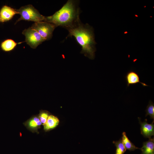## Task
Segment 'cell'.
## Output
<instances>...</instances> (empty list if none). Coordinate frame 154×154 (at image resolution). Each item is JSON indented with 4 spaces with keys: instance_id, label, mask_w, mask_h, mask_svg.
Listing matches in <instances>:
<instances>
[{
    "instance_id": "2",
    "label": "cell",
    "mask_w": 154,
    "mask_h": 154,
    "mask_svg": "<svg viewBox=\"0 0 154 154\" xmlns=\"http://www.w3.org/2000/svg\"><path fill=\"white\" fill-rule=\"evenodd\" d=\"M79 20V10L77 1L69 0L53 15L46 17L44 21L51 23L56 27L60 26L67 29L75 25Z\"/></svg>"
},
{
    "instance_id": "7",
    "label": "cell",
    "mask_w": 154,
    "mask_h": 154,
    "mask_svg": "<svg viewBox=\"0 0 154 154\" xmlns=\"http://www.w3.org/2000/svg\"><path fill=\"white\" fill-rule=\"evenodd\" d=\"M139 122L141 125V134L145 138H151L154 135V121L151 124H149L147 122V119H145L143 122H142L140 118L138 117Z\"/></svg>"
},
{
    "instance_id": "6",
    "label": "cell",
    "mask_w": 154,
    "mask_h": 154,
    "mask_svg": "<svg viewBox=\"0 0 154 154\" xmlns=\"http://www.w3.org/2000/svg\"><path fill=\"white\" fill-rule=\"evenodd\" d=\"M26 128L33 133H39L38 130L42 124L38 116H33L23 123Z\"/></svg>"
},
{
    "instance_id": "9",
    "label": "cell",
    "mask_w": 154,
    "mask_h": 154,
    "mask_svg": "<svg viewBox=\"0 0 154 154\" xmlns=\"http://www.w3.org/2000/svg\"><path fill=\"white\" fill-rule=\"evenodd\" d=\"M125 79L127 83V87L131 85H135L139 83L143 86H149L145 83L141 82L140 80V78L138 74L132 70L128 71L126 73Z\"/></svg>"
},
{
    "instance_id": "1",
    "label": "cell",
    "mask_w": 154,
    "mask_h": 154,
    "mask_svg": "<svg viewBox=\"0 0 154 154\" xmlns=\"http://www.w3.org/2000/svg\"><path fill=\"white\" fill-rule=\"evenodd\" d=\"M68 36H73L82 47L81 53L91 59L95 57L96 51L93 29L88 24H82L79 20L71 27L67 29Z\"/></svg>"
},
{
    "instance_id": "3",
    "label": "cell",
    "mask_w": 154,
    "mask_h": 154,
    "mask_svg": "<svg viewBox=\"0 0 154 154\" xmlns=\"http://www.w3.org/2000/svg\"><path fill=\"white\" fill-rule=\"evenodd\" d=\"M17 11L21 16L17 20L15 24L22 20L33 21L35 22L45 21L46 17L40 14L31 5L22 6Z\"/></svg>"
},
{
    "instance_id": "5",
    "label": "cell",
    "mask_w": 154,
    "mask_h": 154,
    "mask_svg": "<svg viewBox=\"0 0 154 154\" xmlns=\"http://www.w3.org/2000/svg\"><path fill=\"white\" fill-rule=\"evenodd\" d=\"M22 33L25 36L27 43L33 48H36L45 41L36 30L31 27L25 29Z\"/></svg>"
},
{
    "instance_id": "14",
    "label": "cell",
    "mask_w": 154,
    "mask_h": 154,
    "mask_svg": "<svg viewBox=\"0 0 154 154\" xmlns=\"http://www.w3.org/2000/svg\"><path fill=\"white\" fill-rule=\"evenodd\" d=\"M113 142L116 147L115 154H124L126 149L123 145L121 139L118 141H113Z\"/></svg>"
},
{
    "instance_id": "15",
    "label": "cell",
    "mask_w": 154,
    "mask_h": 154,
    "mask_svg": "<svg viewBox=\"0 0 154 154\" xmlns=\"http://www.w3.org/2000/svg\"><path fill=\"white\" fill-rule=\"evenodd\" d=\"M145 117L148 115L150 116V118L154 120V104L150 100L145 110Z\"/></svg>"
},
{
    "instance_id": "12",
    "label": "cell",
    "mask_w": 154,
    "mask_h": 154,
    "mask_svg": "<svg viewBox=\"0 0 154 154\" xmlns=\"http://www.w3.org/2000/svg\"><path fill=\"white\" fill-rule=\"evenodd\" d=\"M13 40L8 39L3 41L1 44V47L2 50L5 52H9L13 50L18 44Z\"/></svg>"
},
{
    "instance_id": "16",
    "label": "cell",
    "mask_w": 154,
    "mask_h": 154,
    "mask_svg": "<svg viewBox=\"0 0 154 154\" xmlns=\"http://www.w3.org/2000/svg\"><path fill=\"white\" fill-rule=\"evenodd\" d=\"M49 115L50 113L47 111L42 110L40 111L38 116L43 125L46 122Z\"/></svg>"
},
{
    "instance_id": "11",
    "label": "cell",
    "mask_w": 154,
    "mask_h": 154,
    "mask_svg": "<svg viewBox=\"0 0 154 154\" xmlns=\"http://www.w3.org/2000/svg\"><path fill=\"white\" fill-rule=\"evenodd\" d=\"M141 154H154V138H150L143 142L142 147L140 148Z\"/></svg>"
},
{
    "instance_id": "10",
    "label": "cell",
    "mask_w": 154,
    "mask_h": 154,
    "mask_svg": "<svg viewBox=\"0 0 154 154\" xmlns=\"http://www.w3.org/2000/svg\"><path fill=\"white\" fill-rule=\"evenodd\" d=\"M59 122V120L56 117L50 115L46 122L43 125L44 130L47 131L54 129L58 125Z\"/></svg>"
},
{
    "instance_id": "8",
    "label": "cell",
    "mask_w": 154,
    "mask_h": 154,
    "mask_svg": "<svg viewBox=\"0 0 154 154\" xmlns=\"http://www.w3.org/2000/svg\"><path fill=\"white\" fill-rule=\"evenodd\" d=\"M17 14H19L17 10L7 6L5 5L0 11V22L8 21L11 19Z\"/></svg>"
},
{
    "instance_id": "13",
    "label": "cell",
    "mask_w": 154,
    "mask_h": 154,
    "mask_svg": "<svg viewBox=\"0 0 154 154\" xmlns=\"http://www.w3.org/2000/svg\"><path fill=\"white\" fill-rule=\"evenodd\" d=\"M121 139L126 149H128L130 151H132L137 149H140V148L136 147L133 143L129 139L125 132H123Z\"/></svg>"
},
{
    "instance_id": "4",
    "label": "cell",
    "mask_w": 154,
    "mask_h": 154,
    "mask_svg": "<svg viewBox=\"0 0 154 154\" xmlns=\"http://www.w3.org/2000/svg\"><path fill=\"white\" fill-rule=\"evenodd\" d=\"M31 27L36 30L45 40L52 38L53 31L56 27L53 24L44 21L35 22Z\"/></svg>"
}]
</instances>
